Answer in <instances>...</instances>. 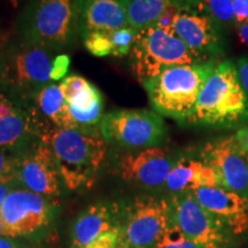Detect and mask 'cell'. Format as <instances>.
Returning a JSON list of instances; mask_svg holds the SVG:
<instances>
[{
  "mask_svg": "<svg viewBox=\"0 0 248 248\" xmlns=\"http://www.w3.org/2000/svg\"><path fill=\"white\" fill-rule=\"evenodd\" d=\"M69 64L70 59L68 55L59 54L55 59L53 73H52V82H58V80L63 79V76L66 75Z\"/></svg>",
  "mask_w": 248,
  "mask_h": 248,
  "instance_id": "obj_28",
  "label": "cell"
},
{
  "mask_svg": "<svg viewBox=\"0 0 248 248\" xmlns=\"http://www.w3.org/2000/svg\"><path fill=\"white\" fill-rule=\"evenodd\" d=\"M195 200L221 222L229 232L244 234L248 232V198L221 186L202 187L192 192Z\"/></svg>",
  "mask_w": 248,
  "mask_h": 248,
  "instance_id": "obj_16",
  "label": "cell"
},
{
  "mask_svg": "<svg viewBox=\"0 0 248 248\" xmlns=\"http://www.w3.org/2000/svg\"><path fill=\"white\" fill-rule=\"evenodd\" d=\"M171 28L176 36L200 57L213 60V57L223 53L218 23L201 12L193 0L179 1Z\"/></svg>",
  "mask_w": 248,
  "mask_h": 248,
  "instance_id": "obj_12",
  "label": "cell"
},
{
  "mask_svg": "<svg viewBox=\"0 0 248 248\" xmlns=\"http://www.w3.org/2000/svg\"><path fill=\"white\" fill-rule=\"evenodd\" d=\"M120 207L97 202L77 216L71 226V248H84L99 235L120 226Z\"/></svg>",
  "mask_w": 248,
  "mask_h": 248,
  "instance_id": "obj_18",
  "label": "cell"
},
{
  "mask_svg": "<svg viewBox=\"0 0 248 248\" xmlns=\"http://www.w3.org/2000/svg\"><path fill=\"white\" fill-rule=\"evenodd\" d=\"M39 121L40 128L45 125L55 128H78L71 117L66 99L59 83H49L28 101Z\"/></svg>",
  "mask_w": 248,
  "mask_h": 248,
  "instance_id": "obj_19",
  "label": "cell"
},
{
  "mask_svg": "<svg viewBox=\"0 0 248 248\" xmlns=\"http://www.w3.org/2000/svg\"><path fill=\"white\" fill-rule=\"evenodd\" d=\"M173 164L169 151L156 146L123 152L117 159V171L124 181L155 188L166 185Z\"/></svg>",
  "mask_w": 248,
  "mask_h": 248,
  "instance_id": "obj_15",
  "label": "cell"
},
{
  "mask_svg": "<svg viewBox=\"0 0 248 248\" xmlns=\"http://www.w3.org/2000/svg\"><path fill=\"white\" fill-rule=\"evenodd\" d=\"M200 159L215 170L221 187L248 198V157L234 136L207 141L201 148Z\"/></svg>",
  "mask_w": 248,
  "mask_h": 248,
  "instance_id": "obj_13",
  "label": "cell"
},
{
  "mask_svg": "<svg viewBox=\"0 0 248 248\" xmlns=\"http://www.w3.org/2000/svg\"><path fill=\"white\" fill-rule=\"evenodd\" d=\"M54 51L18 38L6 48L2 91L28 102L52 82Z\"/></svg>",
  "mask_w": 248,
  "mask_h": 248,
  "instance_id": "obj_6",
  "label": "cell"
},
{
  "mask_svg": "<svg viewBox=\"0 0 248 248\" xmlns=\"http://www.w3.org/2000/svg\"><path fill=\"white\" fill-rule=\"evenodd\" d=\"M155 248H200L170 222Z\"/></svg>",
  "mask_w": 248,
  "mask_h": 248,
  "instance_id": "obj_24",
  "label": "cell"
},
{
  "mask_svg": "<svg viewBox=\"0 0 248 248\" xmlns=\"http://www.w3.org/2000/svg\"><path fill=\"white\" fill-rule=\"evenodd\" d=\"M0 248H27L16 238H9L0 234Z\"/></svg>",
  "mask_w": 248,
  "mask_h": 248,
  "instance_id": "obj_33",
  "label": "cell"
},
{
  "mask_svg": "<svg viewBox=\"0 0 248 248\" xmlns=\"http://www.w3.org/2000/svg\"><path fill=\"white\" fill-rule=\"evenodd\" d=\"M40 123L30 105L0 91V148L18 153L38 138Z\"/></svg>",
  "mask_w": 248,
  "mask_h": 248,
  "instance_id": "obj_14",
  "label": "cell"
},
{
  "mask_svg": "<svg viewBox=\"0 0 248 248\" xmlns=\"http://www.w3.org/2000/svg\"><path fill=\"white\" fill-rule=\"evenodd\" d=\"M233 136L238 142V145H239L241 150H243L244 153L248 157V123L240 126Z\"/></svg>",
  "mask_w": 248,
  "mask_h": 248,
  "instance_id": "obj_31",
  "label": "cell"
},
{
  "mask_svg": "<svg viewBox=\"0 0 248 248\" xmlns=\"http://www.w3.org/2000/svg\"><path fill=\"white\" fill-rule=\"evenodd\" d=\"M235 24L248 21V0H233Z\"/></svg>",
  "mask_w": 248,
  "mask_h": 248,
  "instance_id": "obj_30",
  "label": "cell"
},
{
  "mask_svg": "<svg viewBox=\"0 0 248 248\" xmlns=\"http://www.w3.org/2000/svg\"><path fill=\"white\" fill-rule=\"evenodd\" d=\"M14 183H16V153L0 148V184Z\"/></svg>",
  "mask_w": 248,
  "mask_h": 248,
  "instance_id": "obj_26",
  "label": "cell"
},
{
  "mask_svg": "<svg viewBox=\"0 0 248 248\" xmlns=\"http://www.w3.org/2000/svg\"><path fill=\"white\" fill-rule=\"evenodd\" d=\"M235 66H237L238 77H239L240 84L243 86L244 91L248 95V55L238 59Z\"/></svg>",
  "mask_w": 248,
  "mask_h": 248,
  "instance_id": "obj_29",
  "label": "cell"
},
{
  "mask_svg": "<svg viewBox=\"0 0 248 248\" xmlns=\"http://www.w3.org/2000/svg\"><path fill=\"white\" fill-rule=\"evenodd\" d=\"M7 45L8 43H6L5 36L0 33V88H1L2 78H4L5 58H6V48H7Z\"/></svg>",
  "mask_w": 248,
  "mask_h": 248,
  "instance_id": "obj_32",
  "label": "cell"
},
{
  "mask_svg": "<svg viewBox=\"0 0 248 248\" xmlns=\"http://www.w3.org/2000/svg\"><path fill=\"white\" fill-rule=\"evenodd\" d=\"M237 32L240 42L248 46V21L247 22L237 24Z\"/></svg>",
  "mask_w": 248,
  "mask_h": 248,
  "instance_id": "obj_34",
  "label": "cell"
},
{
  "mask_svg": "<svg viewBox=\"0 0 248 248\" xmlns=\"http://www.w3.org/2000/svg\"><path fill=\"white\" fill-rule=\"evenodd\" d=\"M77 17L80 37L129 26L125 0H77Z\"/></svg>",
  "mask_w": 248,
  "mask_h": 248,
  "instance_id": "obj_17",
  "label": "cell"
},
{
  "mask_svg": "<svg viewBox=\"0 0 248 248\" xmlns=\"http://www.w3.org/2000/svg\"><path fill=\"white\" fill-rule=\"evenodd\" d=\"M137 29L135 28L126 26L121 28L119 30L111 31L109 32V38L111 42V54L113 57H124V55H129L131 52V48L135 43L136 37L138 33Z\"/></svg>",
  "mask_w": 248,
  "mask_h": 248,
  "instance_id": "obj_23",
  "label": "cell"
},
{
  "mask_svg": "<svg viewBox=\"0 0 248 248\" xmlns=\"http://www.w3.org/2000/svg\"><path fill=\"white\" fill-rule=\"evenodd\" d=\"M77 33V0H32L18 21L21 39L54 52L70 47Z\"/></svg>",
  "mask_w": 248,
  "mask_h": 248,
  "instance_id": "obj_4",
  "label": "cell"
},
{
  "mask_svg": "<svg viewBox=\"0 0 248 248\" xmlns=\"http://www.w3.org/2000/svg\"><path fill=\"white\" fill-rule=\"evenodd\" d=\"M16 183L22 187L48 198H57L63 187L53 152L36 138L16 153Z\"/></svg>",
  "mask_w": 248,
  "mask_h": 248,
  "instance_id": "obj_11",
  "label": "cell"
},
{
  "mask_svg": "<svg viewBox=\"0 0 248 248\" xmlns=\"http://www.w3.org/2000/svg\"><path fill=\"white\" fill-rule=\"evenodd\" d=\"M120 248H155L170 222L169 200L138 195L120 207Z\"/></svg>",
  "mask_w": 248,
  "mask_h": 248,
  "instance_id": "obj_7",
  "label": "cell"
},
{
  "mask_svg": "<svg viewBox=\"0 0 248 248\" xmlns=\"http://www.w3.org/2000/svg\"><path fill=\"white\" fill-rule=\"evenodd\" d=\"M216 64V62L208 61L172 67L142 80L141 84L153 110L179 123L187 122L201 90L215 70Z\"/></svg>",
  "mask_w": 248,
  "mask_h": 248,
  "instance_id": "obj_3",
  "label": "cell"
},
{
  "mask_svg": "<svg viewBox=\"0 0 248 248\" xmlns=\"http://www.w3.org/2000/svg\"><path fill=\"white\" fill-rule=\"evenodd\" d=\"M16 184V183H14V184H0V234H1V206H2V202H4V199L5 197L7 195V193L9 192L13 186Z\"/></svg>",
  "mask_w": 248,
  "mask_h": 248,
  "instance_id": "obj_35",
  "label": "cell"
},
{
  "mask_svg": "<svg viewBox=\"0 0 248 248\" xmlns=\"http://www.w3.org/2000/svg\"><path fill=\"white\" fill-rule=\"evenodd\" d=\"M172 224L200 248H226L228 230L195 200L192 192L175 193L169 199Z\"/></svg>",
  "mask_w": 248,
  "mask_h": 248,
  "instance_id": "obj_10",
  "label": "cell"
},
{
  "mask_svg": "<svg viewBox=\"0 0 248 248\" xmlns=\"http://www.w3.org/2000/svg\"><path fill=\"white\" fill-rule=\"evenodd\" d=\"M59 84H60V89L63 93L64 99L68 101L74 95L82 91L83 89H85L90 84V82L79 75H70L62 79Z\"/></svg>",
  "mask_w": 248,
  "mask_h": 248,
  "instance_id": "obj_27",
  "label": "cell"
},
{
  "mask_svg": "<svg viewBox=\"0 0 248 248\" xmlns=\"http://www.w3.org/2000/svg\"><path fill=\"white\" fill-rule=\"evenodd\" d=\"M166 186L175 194L194 192L202 187L221 186V182L215 170L201 159L182 157L172 166Z\"/></svg>",
  "mask_w": 248,
  "mask_h": 248,
  "instance_id": "obj_20",
  "label": "cell"
},
{
  "mask_svg": "<svg viewBox=\"0 0 248 248\" xmlns=\"http://www.w3.org/2000/svg\"><path fill=\"white\" fill-rule=\"evenodd\" d=\"M83 43L90 53L95 57H106L111 54L109 32H91L82 36Z\"/></svg>",
  "mask_w": 248,
  "mask_h": 248,
  "instance_id": "obj_25",
  "label": "cell"
},
{
  "mask_svg": "<svg viewBox=\"0 0 248 248\" xmlns=\"http://www.w3.org/2000/svg\"><path fill=\"white\" fill-rule=\"evenodd\" d=\"M193 2L217 23L235 24L233 0H193Z\"/></svg>",
  "mask_w": 248,
  "mask_h": 248,
  "instance_id": "obj_22",
  "label": "cell"
},
{
  "mask_svg": "<svg viewBox=\"0 0 248 248\" xmlns=\"http://www.w3.org/2000/svg\"><path fill=\"white\" fill-rule=\"evenodd\" d=\"M186 123L214 129H232L248 123V95L231 60L216 64Z\"/></svg>",
  "mask_w": 248,
  "mask_h": 248,
  "instance_id": "obj_2",
  "label": "cell"
},
{
  "mask_svg": "<svg viewBox=\"0 0 248 248\" xmlns=\"http://www.w3.org/2000/svg\"><path fill=\"white\" fill-rule=\"evenodd\" d=\"M129 57L133 75L140 82L172 67L214 61L194 53L172 29L160 26L139 30Z\"/></svg>",
  "mask_w": 248,
  "mask_h": 248,
  "instance_id": "obj_5",
  "label": "cell"
},
{
  "mask_svg": "<svg viewBox=\"0 0 248 248\" xmlns=\"http://www.w3.org/2000/svg\"><path fill=\"white\" fill-rule=\"evenodd\" d=\"M179 0H125L128 24L137 30L159 22L170 7Z\"/></svg>",
  "mask_w": 248,
  "mask_h": 248,
  "instance_id": "obj_21",
  "label": "cell"
},
{
  "mask_svg": "<svg viewBox=\"0 0 248 248\" xmlns=\"http://www.w3.org/2000/svg\"><path fill=\"white\" fill-rule=\"evenodd\" d=\"M102 137L125 151L156 147L167 138L162 116L148 109H121L107 113L99 124Z\"/></svg>",
  "mask_w": 248,
  "mask_h": 248,
  "instance_id": "obj_8",
  "label": "cell"
},
{
  "mask_svg": "<svg viewBox=\"0 0 248 248\" xmlns=\"http://www.w3.org/2000/svg\"><path fill=\"white\" fill-rule=\"evenodd\" d=\"M54 198L44 197L15 184L1 206V235L32 237L47 229L59 212Z\"/></svg>",
  "mask_w": 248,
  "mask_h": 248,
  "instance_id": "obj_9",
  "label": "cell"
},
{
  "mask_svg": "<svg viewBox=\"0 0 248 248\" xmlns=\"http://www.w3.org/2000/svg\"><path fill=\"white\" fill-rule=\"evenodd\" d=\"M38 138L53 152L64 187H91L107 155V144L98 128L62 129L45 125Z\"/></svg>",
  "mask_w": 248,
  "mask_h": 248,
  "instance_id": "obj_1",
  "label": "cell"
}]
</instances>
